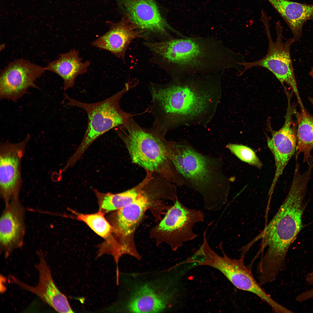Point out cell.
<instances>
[{"mask_svg": "<svg viewBox=\"0 0 313 313\" xmlns=\"http://www.w3.org/2000/svg\"><path fill=\"white\" fill-rule=\"evenodd\" d=\"M109 29L92 42V46L110 52L123 59L131 42L137 38L147 39V34L125 15L116 23L109 21Z\"/></svg>", "mask_w": 313, "mask_h": 313, "instance_id": "ac0fdd59", "label": "cell"}, {"mask_svg": "<svg viewBox=\"0 0 313 313\" xmlns=\"http://www.w3.org/2000/svg\"><path fill=\"white\" fill-rule=\"evenodd\" d=\"M125 15L141 30L162 37H170L169 30L176 34L163 18L154 0H120Z\"/></svg>", "mask_w": 313, "mask_h": 313, "instance_id": "e0dca14e", "label": "cell"}, {"mask_svg": "<svg viewBox=\"0 0 313 313\" xmlns=\"http://www.w3.org/2000/svg\"><path fill=\"white\" fill-rule=\"evenodd\" d=\"M311 19H313V16H312V17L311 18Z\"/></svg>", "mask_w": 313, "mask_h": 313, "instance_id": "484cf974", "label": "cell"}, {"mask_svg": "<svg viewBox=\"0 0 313 313\" xmlns=\"http://www.w3.org/2000/svg\"><path fill=\"white\" fill-rule=\"evenodd\" d=\"M38 255L39 261L35 266L38 272L39 279L36 286H30L13 276H9V282L15 284L21 289L36 295L44 303L58 312H74L66 296L59 290L55 285L51 270L43 253L39 251Z\"/></svg>", "mask_w": 313, "mask_h": 313, "instance_id": "9a60e30c", "label": "cell"}, {"mask_svg": "<svg viewBox=\"0 0 313 313\" xmlns=\"http://www.w3.org/2000/svg\"><path fill=\"white\" fill-rule=\"evenodd\" d=\"M174 202L155 231L159 236L158 238L168 244L173 250L176 251L184 242L197 237L193 228L196 223L204 221V215L200 210L185 206L178 198Z\"/></svg>", "mask_w": 313, "mask_h": 313, "instance_id": "30bf717a", "label": "cell"}, {"mask_svg": "<svg viewBox=\"0 0 313 313\" xmlns=\"http://www.w3.org/2000/svg\"><path fill=\"white\" fill-rule=\"evenodd\" d=\"M312 102L313 103V101ZM296 118V147L295 156L303 154V162L308 163L313 149V115L305 109L295 113Z\"/></svg>", "mask_w": 313, "mask_h": 313, "instance_id": "44dd1931", "label": "cell"}, {"mask_svg": "<svg viewBox=\"0 0 313 313\" xmlns=\"http://www.w3.org/2000/svg\"><path fill=\"white\" fill-rule=\"evenodd\" d=\"M261 19L268 41L267 52L263 57L257 61L240 63L243 69L239 76L254 67H260L267 69L275 75L283 86L286 83L290 87L300 108H303L304 106L298 89L290 55L291 46L295 40L292 37L284 41L283 28L278 21L276 24V39L274 41L269 28V19L263 15Z\"/></svg>", "mask_w": 313, "mask_h": 313, "instance_id": "ba28073f", "label": "cell"}, {"mask_svg": "<svg viewBox=\"0 0 313 313\" xmlns=\"http://www.w3.org/2000/svg\"><path fill=\"white\" fill-rule=\"evenodd\" d=\"M143 186V184L142 183L130 190L117 194L102 193L94 189V192L98 199L99 210L105 214L124 207L137 197Z\"/></svg>", "mask_w": 313, "mask_h": 313, "instance_id": "7402d4cb", "label": "cell"}, {"mask_svg": "<svg viewBox=\"0 0 313 313\" xmlns=\"http://www.w3.org/2000/svg\"><path fill=\"white\" fill-rule=\"evenodd\" d=\"M168 157L181 175L183 186L198 193L209 210H220L227 201L230 181L218 157L204 154L185 140L170 141Z\"/></svg>", "mask_w": 313, "mask_h": 313, "instance_id": "3957f363", "label": "cell"}, {"mask_svg": "<svg viewBox=\"0 0 313 313\" xmlns=\"http://www.w3.org/2000/svg\"><path fill=\"white\" fill-rule=\"evenodd\" d=\"M71 211L75 218L85 223L96 234L104 239V242H108L111 239L112 237V226L105 217V214L99 210L95 213L85 214Z\"/></svg>", "mask_w": 313, "mask_h": 313, "instance_id": "603a6c76", "label": "cell"}, {"mask_svg": "<svg viewBox=\"0 0 313 313\" xmlns=\"http://www.w3.org/2000/svg\"><path fill=\"white\" fill-rule=\"evenodd\" d=\"M284 19L290 29L295 41L302 35L303 25L313 16V5L288 0H267Z\"/></svg>", "mask_w": 313, "mask_h": 313, "instance_id": "d6986e66", "label": "cell"}, {"mask_svg": "<svg viewBox=\"0 0 313 313\" xmlns=\"http://www.w3.org/2000/svg\"><path fill=\"white\" fill-rule=\"evenodd\" d=\"M226 147L233 154L242 161L259 168L262 163L255 152L251 148L245 145L229 143Z\"/></svg>", "mask_w": 313, "mask_h": 313, "instance_id": "cb8c5ba5", "label": "cell"}, {"mask_svg": "<svg viewBox=\"0 0 313 313\" xmlns=\"http://www.w3.org/2000/svg\"><path fill=\"white\" fill-rule=\"evenodd\" d=\"M176 267L163 271L150 279L135 281L128 284V293L116 311L128 313H157L168 311L175 305L181 293L179 277L182 273Z\"/></svg>", "mask_w": 313, "mask_h": 313, "instance_id": "5b68a950", "label": "cell"}, {"mask_svg": "<svg viewBox=\"0 0 313 313\" xmlns=\"http://www.w3.org/2000/svg\"><path fill=\"white\" fill-rule=\"evenodd\" d=\"M46 70L24 59L10 63L0 76V98L16 102L27 93L29 88H37L35 82Z\"/></svg>", "mask_w": 313, "mask_h": 313, "instance_id": "4fadbf2b", "label": "cell"}, {"mask_svg": "<svg viewBox=\"0 0 313 313\" xmlns=\"http://www.w3.org/2000/svg\"><path fill=\"white\" fill-rule=\"evenodd\" d=\"M223 253V256H220L209 249L202 260V265L218 270L236 288L255 294L270 306L274 312H280L282 306L273 300L257 282L251 269L244 263L245 256L231 259Z\"/></svg>", "mask_w": 313, "mask_h": 313, "instance_id": "9c48e42d", "label": "cell"}, {"mask_svg": "<svg viewBox=\"0 0 313 313\" xmlns=\"http://www.w3.org/2000/svg\"><path fill=\"white\" fill-rule=\"evenodd\" d=\"M125 144L132 161L151 172L158 171L164 163H173L169 158L165 137L141 127L129 118L116 130Z\"/></svg>", "mask_w": 313, "mask_h": 313, "instance_id": "52a82bcc", "label": "cell"}, {"mask_svg": "<svg viewBox=\"0 0 313 313\" xmlns=\"http://www.w3.org/2000/svg\"><path fill=\"white\" fill-rule=\"evenodd\" d=\"M220 81L213 74L176 78L165 84H151L152 100L147 110L153 117L151 129L165 136L181 125L208 123L220 99Z\"/></svg>", "mask_w": 313, "mask_h": 313, "instance_id": "6da1fadb", "label": "cell"}, {"mask_svg": "<svg viewBox=\"0 0 313 313\" xmlns=\"http://www.w3.org/2000/svg\"><path fill=\"white\" fill-rule=\"evenodd\" d=\"M309 74L310 76V77L313 79V69H311V70L309 72Z\"/></svg>", "mask_w": 313, "mask_h": 313, "instance_id": "d4e9b609", "label": "cell"}, {"mask_svg": "<svg viewBox=\"0 0 313 313\" xmlns=\"http://www.w3.org/2000/svg\"><path fill=\"white\" fill-rule=\"evenodd\" d=\"M160 195L159 192L146 191L143 186L136 199L112 216L110 223L113 235L122 246L130 248L135 246V230L146 210L161 199Z\"/></svg>", "mask_w": 313, "mask_h": 313, "instance_id": "7c38bea8", "label": "cell"}, {"mask_svg": "<svg viewBox=\"0 0 313 313\" xmlns=\"http://www.w3.org/2000/svg\"><path fill=\"white\" fill-rule=\"evenodd\" d=\"M30 139L28 135L22 141H6L0 145V194L5 205L19 199L22 184L21 163Z\"/></svg>", "mask_w": 313, "mask_h": 313, "instance_id": "8fae6325", "label": "cell"}, {"mask_svg": "<svg viewBox=\"0 0 313 313\" xmlns=\"http://www.w3.org/2000/svg\"><path fill=\"white\" fill-rule=\"evenodd\" d=\"M132 86L126 84L121 90L109 98L93 103H83L67 96L66 105L83 109L88 117L87 126L83 138L68 159L71 164L74 165L92 143L101 135L113 128L122 125L129 118L137 115L124 111L120 105L121 99Z\"/></svg>", "mask_w": 313, "mask_h": 313, "instance_id": "8992f818", "label": "cell"}, {"mask_svg": "<svg viewBox=\"0 0 313 313\" xmlns=\"http://www.w3.org/2000/svg\"><path fill=\"white\" fill-rule=\"evenodd\" d=\"M295 110L293 105L287 104L283 125L279 130L272 132L271 137L267 139V145L274 156L276 165L274 176L268 193L270 195H272L279 178L296 152V131L293 125L292 118Z\"/></svg>", "mask_w": 313, "mask_h": 313, "instance_id": "5bb4252c", "label": "cell"}, {"mask_svg": "<svg viewBox=\"0 0 313 313\" xmlns=\"http://www.w3.org/2000/svg\"><path fill=\"white\" fill-rule=\"evenodd\" d=\"M145 44L180 75L216 73L232 68L236 59L234 52L213 38L186 37Z\"/></svg>", "mask_w": 313, "mask_h": 313, "instance_id": "277c9868", "label": "cell"}, {"mask_svg": "<svg viewBox=\"0 0 313 313\" xmlns=\"http://www.w3.org/2000/svg\"><path fill=\"white\" fill-rule=\"evenodd\" d=\"M310 179L305 173H294L288 193L276 213L263 231L245 245L249 249L261 240L259 253L266 251L259 265L267 274L277 275L285 268L288 250L303 227V201Z\"/></svg>", "mask_w": 313, "mask_h": 313, "instance_id": "7a4b0ae2", "label": "cell"}, {"mask_svg": "<svg viewBox=\"0 0 313 313\" xmlns=\"http://www.w3.org/2000/svg\"><path fill=\"white\" fill-rule=\"evenodd\" d=\"M90 64L89 61L83 62L78 51L75 49L61 54L57 59L49 63L46 70L58 75L63 81V89L72 88L77 77L86 73Z\"/></svg>", "mask_w": 313, "mask_h": 313, "instance_id": "ffe728a7", "label": "cell"}, {"mask_svg": "<svg viewBox=\"0 0 313 313\" xmlns=\"http://www.w3.org/2000/svg\"><path fill=\"white\" fill-rule=\"evenodd\" d=\"M0 219V249L5 258L21 248L26 233L25 208L19 199L5 205Z\"/></svg>", "mask_w": 313, "mask_h": 313, "instance_id": "2e32d148", "label": "cell"}]
</instances>
